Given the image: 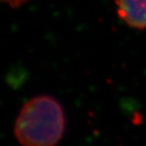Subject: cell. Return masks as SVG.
Here are the masks:
<instances>
[{"instance_id": "7a4b0ae2", "label": "cell", "mask_w": 146, "mask_h": 146, "mask_svg": "<svg viewBox=\"0 0 146 146\" xmlns=\"http://www.w3.org/2000/svg\"><path fill=\"white\" fill-rule=\"evenodd\" d=\"M117 13L129 27L146 29V0H115Z\"/></svg>"}, {"instance_id": "3957f363", "label": "cell", "mask_w": 146, "mask_h": 146, "mask_svg": "<svg viewBox=\"0 0 146 146\" xmlns=\"http://www.w3.org/2000/svg\"><path fill=\"white\" fill-rule=\"evenodd\" d=\"M3 1L6 2L7 4H8L10 7H12V8H16V7L21 6V5L23 4V3L27 2L29 0H3Z\"/></svg>"}, {"instance_id": "6da1fadb", "label": "cell", "mask_w": 146, "mask_h": 146, "mask_svg": "<svg viewBox=\"0 0 146 146\" xmlns=\"http://www.w3.org/2000/svg\"><path fill=\"white\" fill-rule=\"evenodd\" d=\"M65 119L62 108L51 96H36L23 107L14 127L23 146H55L63 136Z\"/></svg>"}]
</instances>
